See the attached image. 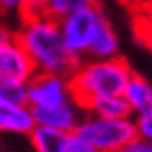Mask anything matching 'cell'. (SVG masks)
<instances>
[{"label":"cell","instance_id":"1","mask_svg":"<svg viewBox=\"0 0 152 152\" xmlns=\"http://www.w3.org/2000/svg\"><path fill=\"white\" fill-rule=\"evenodd\" d=\"M16 36L24 51L28 53L36 73L71 75V71L77 67L79 59L67 50L56 18L44 16L38 20H28L20 32H16Z\"/></svg>","mask_w":152,"mask_h":152},{"label":"cell","instance_id":"2","mask_svg":"<svg viewBox=\"0 0 152 152\" xmlns=\"http://www.w3.org/2000/svg\"><path fill=\"white\" fill-rule=\"evenodd\" d=\"M132 73L130 65L118 56L111 59H81L69 75L71 95L81 107L95 97L123 95Z\"/></svg>","mask_w":152,"mask_h":152},{"label":"cell","instance_id":"3","mask_svg":"<svg viewBox=\"0 0 152 152\" xmlns=\"http://www.w3.org/2000/svg\"><path fill=\"white\" fill-rule=\"evenodd\" d=\"M87 142H91L99 152H118L124 144L136 138L134 118H103L85 113L75 129Z\"/></svg>","mask_w":152,"mask_h":152},{"label":"cell","instance_id":"4","mask_svg":"<svg viewBox=\"0 0 152 152\" xmlns=\"http://www.w3.org/2000/svg\"><path fill=\"white\" fill-rule=\"evenodd\" d=\"M57 24H59V32H61V38L67 45V50L81 61L87 57L91 44L95 42L103 26L109 24V20L97 4L91 8H85V10L67 14L61 20H57Z\"/></svg>","mask_w":152,"mask_h":152},{"label":"cell","instance_id":"5","mask_svg":"<svg viewBox=\"0 0 152 152\" xmlns=\"http://www.w3.org/2000/svg\"><path fill=\"white\" fill-rule=\"evenodd\" d=\"M71 83L69 75L56 73H34L26 83V105L30 109L53 107L71 101Z\"/></svg>","mask_w":152,"mask_h":152},{"label":"cell","instance_id":"6","mask_svg":"<svg viewBox=\"0 0 152 152\" xmlns=\"http://www.w3.org/2000/svg\"><path fill=\"white\" fill-rule=\"evenodd\" d=\"M36 73L28 53L24 51L14 32L0 28V79L14 83H28Z\"/></svg>","mask_w":152,"mask_h":152},{"label":"cell","instance_id":"7","mask_svg":"<svg viewBox=\"0 0 152 152\" xmlns=\"http://www.w3.org/2000/svg\"><path fill=\"white\" fill-rule=\"evenodd\" d=\"M32 115H34L36 126H45V129H53L69 134L79 126V121L83 118L85 111L75 99H71L53 107L32 109Z\"/></svg>","mask_w":152,"mask_h":152},{"label":"cell","instance_id":"8","mask_svg":"<svg viewBox=\"0 0 152 152\" xmlns=\"http://www.w3.org/2000/svg\"><path fill=\"white\" fill-rule=\"evenodd\" d=\"M34 126V115L26 103L0 101V132L30 134Z\"/></svg>","mask_w":152,"mask_h":152},{"label":"cell","instance_id":"9","mask_svg":"<svg viewBox=\"0 0 152 152\" xmlns=\"http://www.w3.org/2000/svg\"><path fill=\"white\" fill-rule=\"evenodd\" d=\"M124 101L129 103L130 117H150L152 115V83L140 75L132 73L123 91Z\"/></svg>","mask_w":152,"mask_h":152},{"label":"cell","instance_id":"10","mask_svg":"<svg viewBox=\"0 0 152 152\" xmlns=\"http://www.w3.org/2000/svg\"><path fill=\"white\" fill-rule=\"evenodd\" d=\"M83 111L95 117L103 118H124L130 117L129 103L124 101L123 95H105V97H95L83 105Z\"/></svg>","mask_w":152,"mask_h":152},{"label":"cell","instance_id":"11","mask_svg":"<svg viewBox=\"0 0 152 152\" xmlns=\"http://www.w3.org/2000/svg\"><path fill=\"white\" fill-rule=\"evenodd\" d=\"M28 136L36 152H65V144H67L65 132L45 129V126H34Z\"/></svg>","mask_w":152,"mask_h":152},{"label":"cell","instance_id":"12","mask_svg":"<svg viewBox=\"0 0 152 152\" xmlns=\"http://www.w3.org/2000/svg\"><path fill=\"white\" fill-rule=\"evenodd\" d=\"M118 56V38L111 24H105L101 32L97 34L95 42L91 44V50L85 59H111Z\"/></svg>","mask_w":152,"mask_h":152},{"label":"cell","instance_id":"13","mask_svg":"<svg viewBox=\"0 0 152 152\" xmlns=\"http://www.w3.org/2000/svg\"><path fill=\"white\" fill-rule=\"evenodd\" d=\"M45 6H48V16L61 20L67 14L97 6V0H45Z\"/></svg>","mask_w":152,"mask_h":152},{"label":"cell","instance_id":"14","mask_svg":"<svg viewBox=\"0 0 152 152\" xmlns=\"http://www.w3.org/2000/svg\"><path fill=\"white\" fill-rule=\"evenodd\" d=\"M0 101L26 103V83H14L0 79Z\"/></svg>","mask_w":152,"mask_h":152},{"label":"cell","instance_id":"15","mask_svg":"<svg viewBox=\"0 0 152 152\" xmlns=\"http://www.w3.org/2000/svg\"><path fill=\"white\" fill-rule=\"evenodd\" d=\"M20 16L24 18V22L28 20H38V18L48 16V6L45 0H26V4L20 10Z\"/></svg>","mask_w":152,"mask_h":152},{"label":"cell","instance_id":"16","mask_svg":"<svg viewBox=\"0 0 152 152\" xmlns=\"http://www.w3.org/2000/svg\"><path fill=\"white\" fill-rule=\"evenodd\" d=\"M65 152H99L91 142H87L81 134L77 132H69L67 134V144H65Z\"/></svg>","mask_w":152,"mask_h":152},{"label":"cell","instance_id":"17","mask_svg":"<svg viewBox=\"0 0 152 152\" xmlns=\"http://www.w3.org/2000/svg\"><path fill=\"white\" fill-rule=\"evenodd\" d=\"M134 129H136V136L146 140L152 144V115L150 117H136L134 118Z\"/></svg>","mask_w":152,"mask_h":152},{"label":"cell","instance_id":"18","mask_svg":"<svg viewBox=\"0 0 152 152\" xmlns=\"http://www.w3.org/2000/svg\"><path fill=\"white\" fill-rule=\"evenodd\" d=\"M118 152H152V144L136 136V138H132L129 144H124Z\"/></svg>","mask_w":152,"mask_h":152},{"label":"cell","instance_id":"19","mask_svg":"<svg viewBox=\"0 0 152 152\" xmlns=\"http://www.w3.org/2000/svg\"><path fill=\"white\" fill-rule=\"evenodd\" d=\"M138 38H140V42L148 48V51L152 53V28H148V26H144V24H138Z\"/></svg>","mask_w":152,"mask_h":152},{"label":"cell","instance_id":"20","mask_svg":"<svg viewBox=\"0 0 152 152\" xmlns=\"http://www.w3.org/2000/svg\"><path fill=\"white\" fill-rule=\"evenodd\" d=\"M138 24H144V26L152 28V0L138 12Z\"/></svg>","mask_w":152,"mask_h":152},{"label":"cell","instance_id":"21","mask_svg":"<svg viewBox=\"0 0 152 152\" xmlns=\"http://www.w3.org/2000/svg\"><path fill=\"white\" fill-rule=\"evenodd\" d=\"M24 4H26V0H0V6L8 12H20Z\"/></svg>","mask_w":152,"mask_h":152},{"label":"cell","instance_id":"22","mask_svg":"<svg viewBox=\"0 0 152 152\" xmlns=\"http://www.w3.org/2000/svg\"><path fill=\"white\" fill-rule=\"evenodd\" d=\"M132 2H134V4H136V0H132ZM148 2H150V0H142V4H144V6H146ZM144 6H142V8H144ZM138 12H140V10H138Z\"/></svg>","mask_w":152,"mask_h":152}]
</instances>
